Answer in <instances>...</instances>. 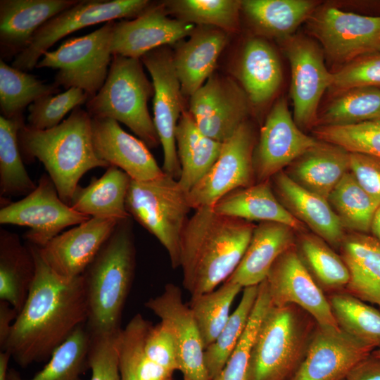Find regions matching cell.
I'll list each match as a JSON object with an SVG mask.
<instances>
[{"label":"cell","instance_id":"cell-1","mask_svg":"<svg viewBox=\"0 0 380 380\" xmlns=\"http://www.w3.org/2000/svg\"><path fill=\"white\" fill-rule=\"evenodd\" d=\"M32 250L35 273L27 299L1 350L21 367L49 359L53 352L87 319L88 306L82 275L66 279L57 275Z\"/></svg>","mask_w":380,"mask_h":380},{"label":"cell","instance_id":"cell-2","mask_svg":"<svg viewBox=\"0 0 380 380\" xmlns=\"http://www.w3.org/2000/svg\"><path fill=\"white\" fill-rule=\"evenodd\" d=\"M255 227L218 214L212 207L195 210L180 244L182 283L191 296L213 291L228 279L241 262Z\"/></svg>","mask_w":380,"mask_h":380},{"label":"cell","instance_id":"cell-3","mask_svg":"<svg viewBox=\"0 0 380 380\" xmlns=\"http://www.w3.org/2000/svg\"><path fill=\"white\" fill-rule=\"evenodd\" d=\"M18 142L23 158L27 161L37 159L44 165L61 199L68 205L87 172L110 166L96 153L91 117L81 106L51 129L40 130L24 125L18 132Z\"/></svg>","mask_w":380,"mask_h":380},{"label":"cell","instance_id":"cell-4","mask_svg":"<svg viewBox=\"0 0 380 380\" xmlns=\"http://www.w3.org/2000/svg\"><path fill=\"white\" fill-rule=\"evenodd\" d=\"M136 249L131 217L120 220L82 274L90 334L121 330L124 306L133 281Z\"/></svg>","mask_w":380,"mask_h":380},{"label":"cell","instance_id":"cell-5","mask_svg":"<svg viewBox=\"0 0 380 380\" xmlns=\"http://www.w3.org/2000/svg\"><path fill=\"white\" fill-rule=\"evenodd\" d=\"M316 324L297 305H272L253 342L248 380H290L305 357Z\"/></svg>","mask_w":380,"mask_h":380},{"label":"cell","instance_id":"cell-6","mask_svg":"<svg viewBox=\"0 0 380 380\" xmlns=\"http://www.w3.org/2000/svg\"><path fill=\"white\" fill-rule=\"evenodd\" d=\"M154 94L140 58L113 55L106 80L86 103L91 118H106L128 127L148 147L156 148L159 138L151 118L148 101Z\"/></svg>","mask_w":380,"mask_h":380},{"label":"cell","instance_id":"cell-7","mask_svg":"<svg viewBox=\"0 0 380 380\" xmlns=\"http://www.w3.org/2000/svg\"><path fill=\"white\" fill-rule=\"evenodd\" d=\"M178 180L167 174L139 182L131 179L126 209L167 251L172 267H180L182 234L192 209Z\"/></svg>","mask_w":380,"mask_h":380},{"label":"cell","instance_id":"cell-8","mask_svg":"<svg viewBox=\"0 0 380 380\" xmlns=\"http://www.w3.org/2000/svg\"><path fill=\"white\" fill-rule=\"evenodd\" d=\"M115 21L107 22L88 34L70 38L56 50L46 51L36 68L56 70L53 83L57 87L79 88L90 99L101 89L108 73Z\"/></svg>","mask_w":380,"mask_h":380},{"label":"cell","instance_id":"cell-9","mask_svg":"<svg viewBox=\"0 0 380 380\" xmlns=\"http://www.w3.org/2000/svg\"><path fill=\"white\" fill-rule=\"evenodd\" d=\"M153 4L148 0H79L45 23L29 46L14 58L12 66L32 70L49 49L64 37L101 23L137 18Z\"/></svg>","mask_w":380,"mask_h":380},{"label":"cell","instance_id":"cell-10","mask_svg":"<svg viewBox=\"0 0 380 380\" xmlns=\"http://www.w3.org/2000/svg\"><path fill=\"white\" fill-rule=\"evenodd\" d=\"M306 25L324 56L342 66L380 51V15H362L324 5L314 11Z\"/></svg>","mask_w":380,"mask_h":380},{"label":"cell","instance_id":"cell-11","mask_svg":"<svg viewBox=\"0 0 380 380\" xmlns=\"http://www.w3.org/2000/svg\"><path fill=\"white\" fill-rule=\"evenodd\" d=\"M91 217L63 202L50 177L43 174L30 194L0 209V224L27 227V243L44 247L62 231Z\"/></svg>","mask_w":380,"mask_h":380},{"label":"cell","instance_id":"cell-12","mask_svg":"<svg viewBox=\"0 0 380 380\" xmlns=\"http://www.w3.org/2000/svg\"><path fill=\"white\" fill-rule=\"evenodd\" d=\"M279 42L291 67L293 120L301 129L315 127L320 100L334 73L327 69L324 51L313 39L294 34Z\"/></svg>","mask_w":380,"mask_h":380},{"label":"cell","instance_id":"cell-13","mask_svg":"<svg viewBox=\"0 0 380 380\" xmlns=\"http://www.w3.org/2000/svg\"><path fill=\"white\" fill-rule=\"evenodd\" d=\"M255 144L253 127L246 120L222 143L221 152L210 170L188 192L192 209L213 207L232 191L255 183L253 165Z\"/></svg>","mask_w":380,"mask_h":380},{"label":"cell","instance_id":"cell-14","mask_svg":"<svg viewBox=\"0 0 380 380\" xmlns=\"http://www.w3.org/2000/svg\"><path fill=\"white\" fill-rule=\"evenodd\" d=\"M152 78L153 123L163 150V172L178 179L180 165L177 153L175 131L183 112L181 85L173 54L165 46L153 49L141 58Z\"/></svg>","mask_w":380,"mask_h":380},{"label":"cell","instance_id":"cell-15","mask_svg":"<svg viewBox=\"0 0 380 380\" xmlns=\"http://www.w3.org/2000/svg\"><path fill=\"white\" fill-rule=\"evenodd\" d=\"M319 141L298 127L286 99H279L268 113L254 148L255 183L270 180Z\"/></svg>","mask_w":380,"mask_h":380},{"label":"cell","instance_id":"cell-16","mask_svg":"<svg viewBox=\"0 0 380 380\" xmlns=\"http://www.w3.org/2000/svg\"><path fill=\"white\" fill-rule=\"evenodd\" d=\"M251 106L243 89L236 82L213 74L190 96L189 112L204 134L223 143L247 120Z\"/></svg>","mask_w":380,"mask_h":380},{"label":"cell","instance_id":"cell-17","mask_svg":"<svg viewBox=\"0 0 380 380\" xmlns=\"http://www.w3.org/2000/svg\"><path fill=\"white\" fill-rule=\"evenodd\" d=\"M272 305H295L319 325L339 327L322 289L310 272L295 246L281 254L265 279Z\"/></svg>","mask_w":380,"mask_h":380},{"label":"cell","instance_id":"cell-18","mask_svg":"<svg viewBox=\"0 0 380 380\" xmlns=\"http://www.w3.org/2000/svg\"><path fill=\"white\" fill-rule=\"evenodd\" d=\"M374 350L340 327L317 324L305 357L290 380H343Z\"/></svg>","mask_w":380,"mask_h":380},{"label":"cell","instance_id":"cell-19","mask_svg":"<svg viewBox=\"0 0 380 380\" xmlns=\"http://www.w3.org/2000/svg\"><path fill=\"white\" fill-rule=\"evenodd\" d=\"M145 306L172 331L184 380H210L204 360V344L192 312L182 300L180 288L167 284L163 293L148 299Z\"/></svg>","mask_w":380,"mask_h":380},{"label":"cell","instance_id":"cell-20","mask_svg":"<svg viewBox=\"0 0 380 380\" xmlns=\"http://www.w3.org/2000/svg\"><path fill=\"white\" fill-rule=\"evenodd\" d=\"M120 220L91 217L61 232L39 253L48 266L59 277L73 279L81 277Z\"/></svg>","mask_w":380,"mask_h":380},{"label":"cell","instance_id":"cell-21","mask_svg":"<svg viewBox=\"0 0 380 380\" xmlns=\"http://www.w3.org/2000/svg\"><path fill=\"white\" fill-rule=\"evenodd\" d=\"M162 3L154 4L133 20L115 21L111 51L133 58H141L146 53L174 44L195 30L194 24L167 16Z\"/></svg>","mask_w":380,"mask_h":380},{"label":"cell","instance_id":"cell-22","mask_svg":"<svg viewBox=\"0 0 380 380\" xmlns=\"http://www.w3.org/2000/svg\"><path fill=\"white\" fill-rule=\"evenodd\" d=\"M91 130L98 157L122 170L131 179L149 181L165 175L147 145L125 131L116 120L91 118Z\"/></svg>","mask_w":380,"mask_h":380},{"label":"cell","instance_id":"cell-23","mask_svg":"<svg viewBox=\"0 0 380 380\" xmlns=\"http://www.w3.org/2000/svg\"><path fill=\"white\" fill-rule=\"evenodd\" d=\"M78 1L1 0V59L15 58L23 51L45 23Z\"/></svg>","mask_w":380,"mask_h":380},{"label":"cell","instance_id":"cell-24","mask_svg":"<svg viewBox=\"0 0 380 380\" xmlns=\"http://www.w3.org/2000/svg\"><path fill=\"white\" fill-rule=\"evenodd\" d=\"M271 179L274 194L281 203L315 234L339 248L346 236L345 229L328 200L301 186L284 171Z\"/></svg>","mask_w":380,"mask_h":380},{"label":"cell","instance_id":"cell-25","mask_svg":"<svg viewBox=\"0 0 380 380\" xmlns=\"http://www.w3.org/2000/svg\"><path fill=\"white\" fill-rule=\"evenodd\" d=\"M228 34L216 27L201 26L179 44L173 61L182 95L190 97L213 75Z\"/></svg>","mask_w":380,"mask_h":380},{"label":"cell","instance_id":"cell-26","mask_svg":"<svg viewBox=\"0 0 380 380\" xmlns=\"http://www.w3.org/2000/svg\"><path fill=\"white\" fill-rule=\"evenodd\" d=\"M294 231L282 223L260 222L253 229L241 262L227 280L243 288L259 285L277 259L295 246Z\"/></svg>","mask_w":380,"mask_h":380},{"label":"cell","instance_id":"cell-27","mask_svg":"<svg viewBox=\"0 0 380 380\" xmlns=\"http://www.w3.org/2000/svg\"><path fill=\"white\" fill-rule=\"evenodd\" d=\"M349 171V153L338 146L319 141L285 172L301 186L328 199Z\"/></svg>","mask_w":380,"mask_h":380},{"label":"cell","instance_id":"cell-28","mask_svg":"<svg viewBox=\"0 0 380 380\" xmlns=\"http://www.w3.org/2000/svg\"><path fill=\"white\" fill-rule=\"evenodd\" d=\"M350 279L345 291L380 307V243L369 234L352 232L340 246Z\"/></svg>","mask_w":380,"mask_h":380},{"label":"cell","instance_id":"cell-29","mask_svg":"<svg viewBox=\"0 0 380 380\" xmlns=\"http://www.w3.org/2000/svg\"><path fill=\"white\" fill-rule=\"evenodd\" d=\"M212 208L218 214L248 222H274L286 224L295 231L304 229L303 224L279 201L270 180L234 190Z\"/></svg>","mask_w":380,"mask_h":380},{"label":"cell","instance_id":"cell-30","mask_svg":"<svg viewBox=\"0 0 380 380\" xmlns=\"http://www.w3.org/2000/svg\"><path fill=\"white\" fill-rule=\"evenodd\" d=\"M237 72L242 88L251 104L255 106L268 102L282 82L279 56L274 48L260 37L246 42Z\"/></svg>","mask_w":380,"mask_h":380},{"label":"cell","instance_id":"cell-31","mask_svg":"<svg viewBox=\"0 0 380 380\" xmlns=\"http://www.w3.org/2000/svg\"><path fill=\"white\" fill-rule=\"evenodd\" d=\"M175 140L180 165L178 183L188 193L210 170L217 159L222 143L204 134L190 113L183 110L178 121Z\"/></svg>","mask_w":380,"mask_h":380},{"label":"cell","instance_id":"cell-32","mask_svg":"<svg viewBox=\"0 0 380 380\" xmlns=\"http://www.w3.org/2000/svg\"><path fill=\"white\" fill-rule=\"evenodd\" d=\"M131 178L113 165L86 187L77 186L70 206L90 217L122 220L131 217L126 209V198Z\"/></svg>","mask_w":380,"mask_h":380},{"label":"cell","instance_id":"cell-33","mask_svg":"<svg viewBox=\"0 0 380 380\" xmlns=\"http://www.w3.org/2000/svg\"><path fill=\"white\" fill-rule=\"evenodd\" d=\"M35 273L30 245L19 236L0 230V300L7 302L18 312L27 299Z\"/></svg>","mask_w":380,"mask_h":380},{"label":"cell","instance_id":"cell-34","mask_svg":"<svg viewBox=\"0 0 380 380\" xmlns=\"http://www.w3.org/2000/svg\"><path fill=\"white\" fill-rule=\"evenodd\" d=\"M319 6L311 0L241 1V10L257 32L278 41L294 34Z\"/></svg>","mask_w":380,"mask_h":380},{"label":"cell","instance_id":"cell-35","mask_svg":"<svg viewBox=\"0 0 380 380\" xmlns=\"http://www.w3.org/2000/svg\"><path fill=\"white\" fill-rule=\"evenodd\" d=\"M25 125L23 115L12 118L0 116V196H27L37 186L23 160L18 132Z\"/></svg>","mask_w":380,"mask_h":380},{"label":"cell","instance_id":"cell-36","mask_svg":"<svg viewBox=\"0 0 380 380\" xmlns=\"http://www.w3.org/2000/svg\"><path fill=\"white\" fill-rule=\"evenodd\" d=\"M91 336L85 324L80 326L49 359L48 363L31 379H23L20 373L8 369L6 380H82L88 369V353Z\"/></svg>","mask_w":380,"mask_h":380},{"label":"cell","instance_id":"cell-37","mask_svg":"<svg viewBox=\"0 0 380 380\" xmlns=\"http://www.w3.org/2000/svg\"><path fill=\"white\" fill-rule=\"evenodd\" d=\"M298 246L300 258L322 290L330 293L345 291L350 274L341 255L314 233L302 234Z\"/></svg>","mask_w":380,"mask_h":380},{"label":"cell","instance_id":"cell-38","mask_svg":"<svg viewBox=\"0 0 380 380\" xmlns=\"http://www.w3.org/2000/svg\"><path fill=\"white\" fill-rule=\"evenodd\" d=\"M338 327L375 349L380 348V311L346 291L327 296Z\"/></svg>","mask_w":380,"mask_h":380},{"label":"cell","instance_id":"cell-39","mask_svg":"<svg viewBox=\"0 0 380 380\" xmlns=\"http://www.w3.org/2000/svg\"><path fill=\"white\" fill-rule=\"evenodd\" d=\"M343 227L353 232L369 234L380 203L371 197L349 171L328 197Z\"/></svg>","mask_w":380,"mask_h":380},{"label":"cell","instance_id":"cell-40","mask_svg":"<svg viewBox=\"0 0 380 380\" xmlns=\"http://www.w3.org/2000/svg\"><path fill=\"white\" fill-rule=\"evenodd\" d=\"M58 87L46 84L34 75L0 60V108L1 115L12 118L39 98L56 94Z\"/></svg>","mask_w":380,"mask_h":380},{"label":"cell","instance_id":"cell-41","mask_svg":"<svg viewBox=\"0 0 380 380\" xmlns=\"http://www.w3.org/2000/svg\"><path fill=\"white\" fill-rule=\"evenodd\" d=\"M379 113L380 89L355 87L333 94L318 115L316 126L356 124L373 120Z\"/></svg>","mask_w":380,"mask_h":380},{"label":"cell","instance_id":"cell-42","mask_svg":"<svg viewBox=\"0 0 380 380\" xmlns=\"http://www.w3.org/2000/svg\"><path fill=\"white\" fill-rule=\"evenodd\" d=\"M243 288L226 280L213 291L191 296L189 305L199 329L205 349L212 344L227 323L230 308Z\"/></svg>","mask_w":380,"mask_h":380},{"label":"cell","instance_id":"cell-43","mask_svg":"<svg viewBox=\"0 0 380 380\" xmlns=\"http://www.w3.org/2000/svg\"><path fill=\"white\" fill-rule=\"evenodd\" d=\"M258 294V285L243 289L241 300L215 341L204 351L210 380L223 369L248 324Z\"/></svg>","mask_w":380,"mask_h":380},{"label":"cell","instance_id":"cell-44","mask_svg":"<svg viewBox=\"0 0 380 380\" xmlns=\"http://www.w3.org/2000/svg\"><path fill=\"white\" fill-rule=\"evenodd\" d=\"M162 4L167 13L186 23L216 27L227 33L239 29V0H173Z\"/></svg>","mask_w":380,"mask_h":380},{"label":"cell","instance_id":"cell-45","mask_svg":"<svg viewBox=\"0 0 380 380\" xmlns=\"http://www.w3.org/2000/svg\"><path fill=\"white\" fill-rule=\"evenodd\" d=\"M313 133L319 141L338 146L348 153L380 159V120L348 125L316 126Z\"/></svg>","mask_w":380,"mask_h":380},{"label":"cell","instance_id":"cell-46","mask_svg":"<svg viewBox=\"0 0 380 380\" xmlns=\"http://www.w3.org/2000/svg\"><path fill=\"white\" fill-rule=\"evenodd\" d=\"M272 305L265 281L258 294L245 331L221 372L212 380H248L250 357L261 322Z\"/></svg>","mask_w":380,"mask_h":380},{"label":"cell","instance_id":"cell-47","mask_svg":"<svg viewBox=\"0 0 380 380\" xmlns=\"http://www.w3.org/2000/svg\"><path fill=\"white\" fill-rule=\"evenodd\" d=\"M89 96L79 88L38 99L28 106L27 125L36 129H48L58 125L75 108L89 101Z\"/></svg>","mask_w":380,"mask_h":380},{"label":"cell","instance_id":"cell-48","mask_svg":"<svg viewBox=\"0 0 380 380\" xmlns=\"http://www.w3.org/2000/svg\"><path fill=\"white\" fill-rule=\"evenodd\" d=\"M121 330L113 333L90 334L88 353L90 380H121L118 355Z\"/></svg>","mask_w":380,"mask_h":380},{"label":"cell","instance_id":"cell-49","mask_svg":"<svg viewBox=\"0 0 380 380\" xmlns=\"http://www.w3.org/2000/svg\"><path fill=\"white\" fill-rule=\"evenodd\" d=\"M333 73L329 88L333 94L355 87L380 89V51L357 58Z\"/></svg>","mask_w":380,"mask_h":380},{"label":"cell","instance_id":"cell-50","mask_svg":"<svg viewBox=\"0 0 380 380\" xmlns=\"http://www.w3.org/2000/svg\"><path fill=\"white\" fill-rule=\"evenodd\" d=\"M144 351L151 360L166 369L172 372L179 370L177 343L172 331L163 322L151 327Z\"/></svg>","mask_w":380,"mask_h":380},{"label":"cell","instance_id":"cell-51","mask_svg":"<svg viewBox=\"0 0 380 380\" xmlns=\"http://www.w3.org/2000/svg\"><path fill=\"white\" fill-rule=\"evenodd\" d=\"M350 172L362 189L380 203V159L349 153Z\"/></svg>","mask_w":380,"mask_h":380},{"label":"cell","instance_id":"cell-52","mask_svg":"<svg viewBox=\"0 0 380 380\" xmlns=\"http://www.w3.org/2000/svg\"><path fill=\"white\" fill-rule=\"evenodd\" d=\"M343 380H380V358L370 354L356 365Z\"/></svg>","mask_w":380,"mask_h":380},{"label":"cell","instance_id":"cell-53","mask_svg":"<svg viewBox=\"0 0 380 380\" xmlns=\"http://www.w3.org/2000/svg\"><path fill=\"white\" fill-rule=\"evenodd\" d=\"M18 312L7 302L0 300V347L4 348Z\"/></svg>","mask_w":380,"mask_h":380},{"label":"cell","instance_id":"cell-54","mask_svg":"<svg viewBox=\"0 0 380 380\" xmlns=\"http://www.w3.org/2000/svg\"><path fill=\"white\" fill-rule=\"evenodd\" d=\"M370 233L380 243V205L376 209L372 219Z\"/></svg>","mask_w":380,"mask_h":380},{"label":"cell","instance_id":"cell-55","mask_svg":"<svg viewBox=\"0 0 380 380\" xmlns=\"http://www.w3.org/2000/svg\"><path fill=\"white\" fill-rule=\"evenodd\" d=\"M11 355L6 351L0 353V380H6V375L8 371V362Z\"/></svg>","mask_w":380,"mask_h":380},{"label":"cell","instance_id":"cell-56","mask_svg":"<svg viewBox=\"0 0 380 380\" xmlns=\"http://www.w3.org/2000/svg\"><path fill=\"white\" fill-rule=\"evenodd\" d=\"M371 354L378 358H380V348L374 350Z\"/></svg>","mask_w":380,"mask_h":380},{"label":"cell","instance_id":"cell-57","mask_svg":"<svg viewBox=\"0 0 380 380\" xmlns=\"http://www.w3.org/2000/svg\"><path fill=\"white\" fill-rule=\"evenodd\" d=\"M373 120H380V113L377 114Z\"/></svg>","mask_w":380,"mask_h":380}]
</instances>
